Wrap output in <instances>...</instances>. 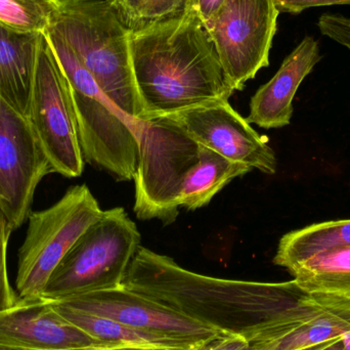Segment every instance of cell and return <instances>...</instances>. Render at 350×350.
<instances>
[{"instance_id": "1", "label": "cell", "mask_w": 350, "mask_h": 350, "mask_svg": "<svg viewBox=\"0 0 350 350\" xmlns=\"http://www.w3.org/2000/svg\"><path fill=\"white\" fill-rule=\"evenodd\" d=\"M123 286L226 335L249 342L267 336L306 292L282 283L208 277L183 269L166 255L139 246Z\"/></svg>"}, {"instance_id": "2", "label": "cell", "mask_w": 350, "mask_h": 350, "mask_svg": "<svg viewBox=\"0 0 350 350\" xmlns=\"http://www.w3.org/2000/svg\"><path fill=\"white\" fill-rule=\"evenodd\" d=\"M131 53L144 120L228 100L234 94L207 30L187 10L131 30Z\"/></svg>"}, {"instance_id": "3", "label": "cell", "mask_w": 350, "mask_h": 350, "mask_svg": "<svg viewBox=\"0 0 350 350\" xmlns=\"http://www.w3.org/2000/svg\"><path fill=\"white\" fill-rule=\"evenodd\" d=\"M49 28L71 47L133 127L144 120L131 62V30L108 0H61Z\"/></svg>"}, {"instance_id": "4", "label": "cell", "mask_w": 350, "mask_h": 350, "mask_svg": "<svg viewBox=\"0 0 350 350\" xmlns=\"http://www.w3.org/2000/svg\"><path fill=\"white\" fill-rule=\"evenodd\" d=\"M45 34L69 84L84 161L116 180L135 178L139 141L133 125L107 98L66 41L51 28Z\"/></svg>"}, {"instance_id": "5", "label": "cell", "mask_w": 350, "mask_h": 350, "mask_svg": "<svg viewBox=\"0 0 350 350\" xmlns=\"http://www.w3.org/2000/svg\"><path fill=\"white\" fill-rule=\"evenodd\" d=\"M141 244V234L122 207L106 210L49 278L41 297L59 300L123 285Z\"/></svg>"}, {"instance_id": "6", "label": "cell", "mask_w": 350, "mask_h": 350, "mask_svg": "<svg viewBox=\"0 0 350 350\" xmlns=\"http://www.w3.org/2000/svg\"><path fill=\"white\" fill-rule=\"evenodd\" d=\"M139 141L135 210L142 220L174 224L187 172L199 160L200 145L172 117L137 121Z\"/></svg>"}, {"instance_id": "7", "label": "cell", "mask_w": 350, "mask_h": 350, "mask_svg": "<svg viewBox=\"0 0 350 350\" xmlns=\"http://www.w3.org/2000/svg\"><path fill=\"white\" fill-rule=\"evenodd\" d=\"M104 213L88 185L70 187L51 207L30 212L28 230L18 250V299L41 297L62 259Z\"/></svg>"}, {"instance_id": "8", "label": "cell", "mask_w": 350, "mask_h": 350, "mask_svg": "<svg viewBox=\"0 0 350 350\" xmlns=\"http://www.w3.org/2000/svg\"><path fill=\"white\" fill-rule=\"evenodd\" d=\"M29 120L46 156L51 174L67 178L81 176L85 161L69 84L45 33L37 55Z\"/></svg>"}, {"instance_id": "9", "label": "cell", "mask_w": 350, "mask_h": 350, "mask_svg": "<svg viewBox=\"0 0 350 350\" xmlns=\"http://www.w3.org/2000/svg\"><path fill=\"white\" fill-rule=\"evenodd\" d=\"M279 14L273 0H226L206 29L234 92L269 67Z\"/></svg>"}, {"instance_id": "10", "label": "cell", "mask_w": 350, "mask_h": 350, "mask_svg": "<svg viewBox=\"0 0 350 350\" xmlns=\"http://www.w3.org/2000/svg\"><path fill=\"white\" fill-rule=\"evenodd\" d=\"M49 174L30 120L0 96V206L12 230L28 218L37 187Z\"/></svg>"}, {"instance_id": "11", "label": "cell", "mask_w": 350, "mask_h": 350, "mask_svg": "<svg viewBox=\"0 0 350 350\" xmlns=\"http://www.w3.org/2000/svg\"><path fill=\"white\" fill-rule=\"evenodd\" d=\"M55 301L195 347L226 335L123 285Z\"/></svg>"}, {"instance_id": "12", "label": "cell", "mask_w": 350, "mask_h": 350, "mask_svg": "<svg viewBox=\"0 0 350 350\" xmlns=\"http://www.w3.org/2000/svg\"><path fill=\"white\" fill-rule=\"evenodd\" d=\"M170 117L199 145L226 159L265 174L277 172V158L267 137L253 129L228 100H214Z\"/></svg>"}, {"instance_id": "13", "label": "cell", "mask_w": 350, "mask_h": 350, "mask_svg": "<svg viewBox=\"0 0 350 350\" xmlns=\"http://www.w3.org/2000/svg\"><path fill=\"white\" fill-rule=\"evenodd\" d=\"M0 347L14 350L119 349L90 336L62 317L51 300L18 299L0 312Z\"/></svg>"}, {"instance_id": "14", "label": "cell", "mask_w": 350, "mask_h": 350, "mask_svg": "<svg viewBox=\"0 0 350 350\" xmlns=\"http://www.w3.org/2000/svg\"><path fill=\"white\" fill-rule=\"evenodd\" d=\"M321 59L318 41L312 36L304 37L275 75L251 98L247 121L265 129L288 126L293 115L294 96Z\"/></svg>"}, {"instance_id": "15", "label": "cell", "mask_w": 350, "mask_h": 350, "mask_svg": "<svg viewBox=\"0 0 350 350\" xmlns=\"http://www.w3.org/2000/svg\"><path fill=\"white\" fill-rule=\"evenodd\" d=\"M43 34L20 32L0 23V96L28 119Z\"/></svg>"}, {"instance_id": "16", "label": "cell", "mask_w": 350, "mask_h": 350, "mask_svg": "<svg viewBox=\"0 0 350 350\" xmlns=\"http://www.w3.org/2000/svg\"><path fill=\"white\" fill-rule=\"evenodd\" d=\"M251 170L245 164L230 161L200 145L199 160L185 176L179 206L187 210L204 207L232 179L244 176Z\"/></svg>"}, {"instance_id": "17", "label": "cell", "mask_w": 350, "mask_h": 350, "mask_svg": "<svg viewBox=\"0 0 350 350\" xmlns=\"http://www.w3.org/2000/svg\"><path fill=\"white\" fill-rule=\"evenodd\" d=\"M350 248V219L314 224L284 234L273 263L290 271L314 255Z\"/></svg>"}, {"instance_id": "18", "label": "cell", "mask_w": 350, "mask_h": 350, "mask_svg": "<svg viewBox=\"0 0 350 350\" xmlns=\"http://www.w3.org/2000/svg\"><path fill=\"white\" fill-rule=\"evenodd\" d=\"M288 271L306 294L350 299V248L320 253Z\"/></svg>"}, {"instance_id": "19", "label": "cell", "mask_w": 350, "mask_h": 350, "mask_svg": "<svg viewBox=\"0 0 350 350\" xmlns=\"http://www.w3.org/2000/svg\"><path fill=\"white\" fill-rule=\"evenodd\" d=\"M51 301L53 302L57 312L66 320L103 342L122 347H159L185 350L198 349L174 339L131 328L105 317L68 308L55 300Z\"/></svg>"}, {"instance_id": "20", "label": "cell", "mask_w": 350, "mask_h": 350, "mask_svg": "<svg viewBox=\"0 0 350 350\" xmlns=\"http://www.w3.org/2000/svg\"><path fill=\"white\" fill-rule=\"evenodd\" d=\"M61 0H0V23L24 33H45Z\"/></svg>"}, {"instance_id": "21", "label": "cell", "mask_w": 350, "mask_h": 350, "mask_svg": "<svg viewBox=\"0 0 350 350\" xmlns=\"http://www.w3.org/2000/svg\"><path fill=\"white\" fill-rule=\"evenodd\" d=\"M125 26L137 30L178 16L187 0H108Z\"/></svg>"}, {"instance_id": "22", "label": "cell", "mask_w": 350, "mask_h": 350, "mask_svg": "<svg viewBox=\"0 0 350 350\" xmlns=\"http://www.w3.org/2000/svg\"><path fill=\"white\" fill-rule=\"evenodd\" d=\"M12 232L10 221L0 206V312L14 308L18 302L8 273V245Z\"/></svg>"}, {"instance_id": "23", "label": "cell", "mask_w": 350, "mask_h": 350, "mask_svg": "<svg viewBox=\"0 0 350 350\" xmlns=\"http://www.w3.org/2000/svg\"><path fill=\"white\" fill-rule=\"evenodd\" d=\"M321 33L349 49L350 53V18L340 14H324L319 18Z\"/></svg>"}, {"instance_id": "24", "label": "cell", "mask_w": 350, "mask_h": 350, "mask_svg": "<svg viewBox=\"0 0 350 350\" xmlns=\"http://www.w3.org/2000/svg\"><path fill=\"white\" fill-rule=\"evenodd\" d=\"M226 0H187L185 10L195 14L205 29L209 27Z\"/></svg>"}, {"instance_id": "25", "label": "cell", "mask_w": 350, "mask_h": 350, "mask_svg": "<svg viewBox=\"0 0 350 350\" xmlns=\"http://www.w3.org/2000/svg\"><path fill=\"white\" fill-rule=\"evenodd\" d=\"M279 12L297 14L308 8L320 6L343 5L349 4L350 0H273Z\"/></svg>"}, {"instance_id": "26", "label": "cell", "mask_w": 350, "mask_h": 350, "mask_svg": "<svg viewBox=\"0 0 350 350\" xmlns=\"http://www.w3.org/2000/svg\"><path fill=\"white\" fill-rule=\"evenodd\" d=\"M195 350H253V345L239 335H222Z\"/></svg>"}, {"instance_id": "27", "label": "cell", "mask_w": 350, "mask_h": 350, "mask_svg": "<svg viewBox=\"0 0 350 350\" xmlns=\"http://www.w3.org/2000/svg\"><path fill=\"white\" fill-rule=\"evenodd\" d=\"M342 337L326 341V342L320 343V345H314V347L301 350H345Z\"/></svg>"}, {"instance_id": "28", "label": "cell", "mask_w": 350, "mask_h": 350, "mask_svg": "<svg viewBox=\"0 0 350 350\" xmlns=\"http://www.w3.org/2000/svg\"><path fill=\"white\" fill-rule=\"evenodd\" d=\"M102 350H185L170 349V347H119V349H102Z\"/></svg>"}, {"instance_id": "29", "label": "cell", "mask_w": 350, "mask_h": 350, "mask_svg": "<svg viewBox=\"0 0 350 350\" xmlns=\"http://www.w3.org/2000/svg\"><path fill=\"white\" fill-rule=\"evenodd\" d=\"M342 339L345 350H350V331L347 334L343 335Z\"/></svg>"}, {"instance_id": "30", "label": "cell", "mask_w": 350, "mask_h": 350, "mask_svg": "<svg viewBox=\"0 0 350 350\" xmlns=\"http://www.w3.org/2000/svg\"><path fill=\"white\" fill-rule=\"evenodd\" d=\"M0 350H14V349H6V347H0Z\"/></svg>"}]
</instances>
